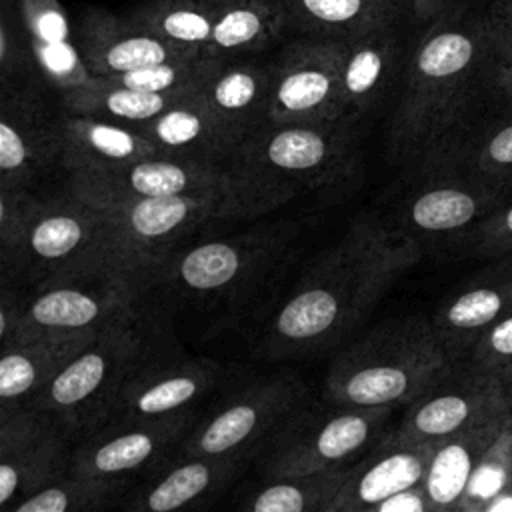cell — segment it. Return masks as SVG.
Wrapping results in <instances>:
<instances>
[{"mask_svg": "<svg viewBox=\"0 0 512 512\" xmlns=\"http://www.w3.org/2000/svg\"><path fill=\"white\" fill-rule=\"evenodd\" d=\"M498 34L500 24L478 6L454 10L420 30L388 124L396 164L416 166L494 108L490 66Z\"/></svg>", "mask_w": 512, "mask_h": 512, "instance_id": "6da1fadb", "label": "cell"}, {"mask_svg": "<svg viewBox=\"0 0 512 512\" xmlns=\"http://www.w3.org/2000/svg\"><path fill=\"white\" fill-rule=\"evenodd\" d=\"M420 256L412 236L374 214L358 216L272 318L270 354H308L336 342Z\"/></svg>", "mask_w": 512, "mask_h": 512, "instance_id": "7a4b0ae2", "label": "cell"}, {"mask_svg": "<svg viewBox=\"0 0 512 512\" xmlns=\"http://www.w3.org/2000/svg\"><path fill=\"white\" fill-rule=\"evenodd\" d=\"M356 118L328 122H264L238 144L232 166L274 206L334 188L356 174Z\"/></svg>", "mask_w": 512, "mask_h": 512, "instance_id": "3957f363", "label": "cell"}, {"mask_svg": "<svg viewBox=\"0 0 512 512\" xmlns=\"http://www.w3.org/2000/svg\"><path fill=\"white\" fill-rule=\"evenodd\" d=\"M450 364L430 320H390L332 360L324 378V400L396 408L418 398Z\"/></svg>", "mask_w": 512, "mask_h": 512, "instance_id": "277c9868", "label": "cell"}, {"mask_svg": "<svg viewBox=\"0 0 512 512\" xmlns=\"http://www.w3.org/2000/svg\"><path fill=\"white\" fill-rule=\"evenodd\" d=\"M2 260L4 266L14 264L44 280L116 272L144 284L102 212L74 192H68L66 198L38 200L20 238L2 254Z\"/></svg>", "mask_w": 512, "mask_h": 512, "instance_id": "5b68a950", "label": "cell"}, {"mask_svg": "<svg viewBox=\"0 0 512 512\" xmlns=\"http://www.w3.org/2000/svg\"><path fill=\"white\" fill-rule=\"evenodd\" d=\"M392 406L304 404L264 444L260 470L272 478L352 466L388 432Z\"/></svg>", "mask_w": 512, "mask_h": 512, "instance_id": "8992f818", "label": "cell"}, {"mask_svg": "<svg viewBox=\"0 0 512 512\" xmlns=\"http://www.w3.org/2000/svg\"><path fill=\"white\" fill-rule=\"evenodd\" d=\"M144 362V342L132 326H110L36 392L28 408L46 414L62 430L90 434L108 422L122 386Z\"/></svg>", "mask_w": 512, "mask_h": 512, "instance_id": "52a82bcc", "label": "cell"}, {"mask_svg": "<svg viewBox=\"0 0 512 512\" xmlns=\"http://www.w3.org/2000/svg\"><path fill=\"white\" fill-rule=\"evenodd\" d=\"M70 192L102 212L144 282L156 278L182 236L212 220L246 218L230 204L190 196H130L72 184Z\"/></svg>", "mask_w": 512, "mask_h": 512, "instance_id": "ba28073f", "label": "cell"}, {"mask_svg": "<svg viewBox=\"0 0 512 512\" xmlns=\"http://www.w3.org/2000/svg\"><path fill=\"white\" fill-rule=\"evenodd\" d=\"M72 186L130 196H190L238 208L246 218L276 208L234 166L206 164L166 154L114 168L70 172Z\"/></svg>", "mask_w": 512, "mask_h": 512, "instance_id": "9c48e42d", "label": "cell"}, {"mask_svg": "<svg viewBox=\"0 0 512 512\" xmlns=\"http://www.w3.org/2000/svg\"><path fill=\"white\" fill-rule=\"evenodd\" d=\"M140 286L134 278L116 272H86L44 280V290L26 304H18L14 328L2 344L28 336L98 334L128 322Z\"/></svg>", "mask_w": 512, "mask_h": 512, "instance_id": "30bf717a", "label": "cell"}, {"mask_svg": "<svg viewBox=\"0 0 512 512\" xmlns=\"http://www.w3.org/2000/svg\"><path fill=\"white\" fill-rule=\"evenodd\" d=\"M308 402L310 390L294 374L256 380L186 432L180 458L248 456Z\"/></svg>", "mask_w": 512, "mask_h": 512, "instance_id": "8fae6325", "label": "cell"}, {"mask_svg": "<svg viewBox=\"0 0 512 512\" xmlns=\"http://www.w3.org/2000/svg\"><path fill=\"white\" fill-rule=\"evenodd\" d=\"M398 194L392 226L424 242H466L512 196L440 168H412Z\"/></svg>", "mask_w": 512, "mask_h": 512, "instance_id": "7c38bea8", "label": "cell"}, {"mask_svg": "<svg viewBox=\"0 0 512 512\" xmlns=\"http://www.w3.org/2000/svg\"><path fill=\"white\" fill-rule=\"evenodd\" d=\"M344 54V40L298 34L286 42L272 58L268 120L328 122L350 116L342 84Z\"/></svg>", "mask_w": 512, "mask_h": 512, "instance_id": "4fadbf2b", "label": "cell"}, {"mask_svg": "<svg viewBox=\"0 0 512 512\" xmlns=\"http://www.w3.org/2000/svg\"><path fill=\"white\" fill-rule=\"evenodd\" d=\"M510 410L512 398L500 378L468 362H452L432 386L406 404L390 434L402 442L438 444Z\"/></svg>", "mask_w": 512, "mask_h": 512, "instance_id": "5bb4252c", "label": "cell"}, {"mask_svg": "<svg viewBox=\"0 0 512 512\" xmlns=\"http://www.w3.org/2000/svg\"><path fill=\"white\" fill-rule=\"evenodd\" d=\"M190 428L192 412L106 422L70 452L68 470L118 488L136 472L158 464L172 446L180 444Z\"/></svg>", "mask_w": 512, "mask_h": 512, "instance_id": "9a60e30c", "label": "cell"}, {"mask_svg": "<svg viewBox=\"0 0 512 512\" xmlns=\"http://www.w3.org/2000/svg\"><path fill=\"white\" fill-rule=\"evenodd\" d=\"M68 458L64 430L52 418L32 408H2L0 506L6 508L16 496L22 500L64 474Z\"/></svg>", "mask_w": 512, "mask_h": 512, "instance_id": "2e32d148", "label": "cell"}, {"mask_svg": "<svg viewBox=\"0 0 512 512\" xmlns=\"http://www.w3.org/2000/svg\"><path fill=\"white\" fill-rule=\"evenodd\" d=\"M286 238L288 230H258L236 238L210 240L192 246L178 258H166L156 278L162 274L174 290L190 294L224 292L270 262Z\"/></svg>", "mask_w": 512, "mask_h": 512, "instance_id": "e0dca14e", "label": "cell"}, {"mask_svg": "<svg viewBox=\"0 0 512 512\" xmlns=\"http://www.w3.org/2000/svg\"><path fill=\"white\" fill-rule=\"evenodd\" d=\"M512 314V254L458 286L436 308L430 326L450 362H462L476 340Z\"/></svg>", "mask_w": 512, "mask_h": 512, "instance_id": "ac0fdd59", "label": "cell"}, {"mask_svg": "<svg viewBox=\"0 0 512 512\" xmlns=\"http://www.w3.org/2000/svg\"><path fill=\"white\" fill-rule=\"evenodd\" d=\"M224 378V368L212 360H182L170 364L144 362L122 386L108 422L164 418L190 412Z\"/></svg>", "mask_w": 512, "mask_h": 512, "instance_id": "d6986e66", "label": "cell"}, {"mask_svg": "<svg viewBox=\"0 0 512 512\" xmlns=\"http://www.w3.org/2000/svg\"><path fill=\"white\" fill-rule=\"evenodd\" d=\"M76 46L92 76H118L164 60L206 54L176 46L104 8H86L78 20Z\"/></svg>", "mask_w": 512, "mask_h": 512, "instance_id": "ffe728a7", "label": "cell"}, {"mask_svg": "<svg viewBox=\"0 0 512 512\" xmlns=\"http://www.w3.org/2000/svg\"><path fill=\"white\" fill-rule=\"evenodd\" d=\"M60 160L56 120L44 118L36 86L2 88L0 188H28L36 172Z\"/></svg>", "mask_w": 512, "mask_h": 512, "instance_id": "44dd1931", "label": "cell"}, {"mask_svg": "<svg viewBox=\"0 0 512 512\" xmlns=\"http://www.w3.org/2000/svg\"><path fill=\"white\" fill-rule=\"evenodd\" d=\"M434 444L402 442L390 430L350 470L330 512L376 510L390 496L424 482Z\"/></svg>", "mask_w": 512, "mask_h": 512, "instance_id": "7402d4cb", "label": "cell"}, {"mask_svg": "<svg viewBox=\"0 0 512 512\" xmlns=\"http://www.w3.org/2000/svg\"><path fill=\"white\" fill-rule=\"evenodd\" d=\"M160 154L232 166L242 134L216 116L200 92L178 100L148 122L132 126Z\"/></svg>", "mask_w": 512, "mask_h": 512, "instance_id": "603a6c76", "label": "cell"}, {"mask_svg": "<svg viewBox=\"0 0 512 512\" xmlns=\"http://www.w3.org/2000/svg\"><path fill=\"white\" fill-rule=\"evenodd\" d=\"M412 168L452 170L512 196V102L494 106Z\"/></svg>", "mask_w": 512, "mask_h": 512, "instance_id": "cb8c5ba5", "label": "cell"}, {"mask_svg": "<svg viewBox=\"0 0 512 512\" xmlns=\"http://www.w3.org/2000/svg\"><path fill=\"white\" fill-rule=\"evenodd\" d=\"M402 22H384L346 42L342 84L348 114L356 120L380 106L404 72L408 52Z\"/></svg>", "mask_w": 512, "mask_h": 512, "instance_id": "d4e9b609", "label": "cell"}, {"mask_svg": "<svg viewBox=\"0 0 512 512\" xmlns=\"http://www.w3.org/2000/svg\"><path fill=\"white\" fill-rule=\"evenodd\" d=\"M60 162L68 172L104 170L160 154L126 124L64 112L56 120Z\"/></svg>", "mask_w": 512, "mask_h": 512, "instance_id": "484cf974", "label": "cell"}, {"mask_svg": "<svg viewBox=\"0 0 512 512\" xmlns=\"http://www.w3.org/2000/svg\"><path fill=\"white\" fill-rule=\"evenodd\" d=\"M98 334L28 336L2 344L0 398L4 406L28 402Z\"/></svg>", "mask_w": 512, "mask_h": 512, "instance_id": "4316f807", "label": "cell"}, {"mask_svg": "<svg viewBox=\"0 0 512 512\" xmlns=\"http://www.w3.org/2000/svg\"><path fill=\"white\" fill-rule=\"evenodd\" d=\"M272 88V60H224L202 86L200 96L210 110L230 124L242 138L268 122Z\"/></svg>", "mask_w": 512, "mask_h": 512, "instance_id": "83f0119b", "label": "cell"}, {"mask_svg": "<svg viewBox=\"0 0 512 512\" xmlns=\"http://www.w3.org/2000/svg\"><path fill=\"white\" fill-rule=\"evenodd\" d=\"M248 456H188L164 476L142 488L126 504L134 512H172L218 492L242 468Z\"/></svg>", "mask_w": 512, "mask_h": 512, "instance_id": "f1b7e54d", "label": "cell"}, {"mask_svg": "<svg viewBox=\"0 0 512 512\" xmlns=\"http://www.w3.org/2000/svg\"><path fill=\"white\" fill-rule=\"evenodd\" d=\"M282 4L288 30L344 42L384 22H406L404 0H282Z\"/></svg>", "mask_w": 512, "mask_h": 512, "instance_id": "f546056e", "label": "cell"}, {"mask_svg": "<svg viewBox=\"0 0 512 512\" xmlns=\"http://www.w3.org/2000/svg\"><path fill=\"white\" fill-rule=\"evenodd\" d=\"M508 414L434 444V452L422 482L432 512H448L458 508V502L482 454L498 436Z\"/></svg>", "mask_w": 512, "mask_h": 512, "instance_id": "4dcf8cb0", "label": "cell"}, {"mask_svg": "<svg viewBox=\"0 0 512 512\" xmlns=\"http://www.w3.org/2000/svg\"><path fill=\"white\" fill-rule=\"evenodd\" d=\"M288 30L282 0H224L208 46L210 56L224 60L258 54Z\"/></svg>", "mask_w": 512, "mask_h": 512, "instance_id": "1f68e13d", "label": "cell"}, {"mask_svg": "<svg viewBox=\"0 0 512 512\" xmlns=\"http://www.w3.org/2000/svg\"><path fill=\"white\" fill-rule=\"evenodd\" d=\"M188 96L144 92L106 76H94L90 82L62 92V108L70 114H86L126 126H138L162 114L166 108Z\"/></svg>", "mask_w": 512, "mask_h": 512, "instance_id": "d6a6232c", "label": "cell"}, {"mask_svg": "<svg viewBox=\"0 0 512 512\" xmlns=\"http://www.w3.org/2000/svg\"><path fill=\"white\" fill-rule=\"evenodd\" d=\"M224 0H146L124 14L132 24L190 50L208 54L212 28Z\"/></svg>", "mask_w": 512, "mask_h": 512, "instance_id": "836d02e7", "label": "cell"}, {"mask_svg": "<svg viewBox=\"0 0 512 512\" xmlns=\"http://www.w3.org/2000/svg\"><path fill=\"white\" fill-rule=\"evenodd\" d=\"M352 466L272 478L250 496L244 508L250 512H330Z\"/></svg>", "mask_w": 512, "mask_h": 512, "instance_id": "e575fe53", "label": "cell"}, {"mask_svg": "<svg viewBox=\"0 0 512 512\" xmlns=\"http://www.w3.org/2000/svg\"><path fill=\"white\" fill-rule=\"evenodd\" d=\"M222 62L224 58L218 56L192 54L106 78H112L114 82L144 92L192 96L202 90V86L212 78V74L222 66Z\"/></svg>", "mask_w": 512, "mask_h": 512, "instance_id": "d590c367", "label": "cell"}, {"mask_svg": "<svg viewBox=\"0 0 512 512\" xmlns=\"http://www.w3.org/2000/svg\"><path fill=\"white\" fill-rule=\"evenodd\" d=\"M116 492L114 484L66 470L52 482L22 498L12 512H70L100 508Z\"/></svg>", "mask_w": 512, "mask_h": 512, "instance_id": "8d00e7d4", "label": "cell"}, {"mask_svg": "<svg viewBox=\"0 0 512 512\" xmlns=\"http://www.w3.org/2000/svg\"><path fill=\"white\" fill-rule=\"evenodd\" d=\"M512 488V412L506 416L498 436L482 454L456 512H484L486 504L500 492Z\"/></svg>", "mask_w": 512, "mask_h": 512, "instance_id": "74e56055", "label": "cell"}, {"mask_svg": "<svg viewBox=\"0 0 512 512\" xmlns=\"http://www.w3.org/2000/svg\"><path fill=\"white\" fill-rule=\"evenodd\" d=\"M40 68L22 18L20 0H0V80L2 88L34 84Z\"/></svg>", "mask_w": 512, "mask_h": 512, "instance_id": "f35d334b", "label": "cell"}, {"mask_svg": "<svg viewBox=\"0 0 512 512\" xmlns=\"http://www.w3.org/2000/svg\"><path fill=\"white\" fill-rule=\"evenodd\" d=\"M32 48L40 68V76H44L60 92L86 84L94 78L78 46L72 40L44 42L32 38Z\"/></svg>", "mask_w": 512, "mask_h": 512, "instance_id": "ab89813d", "label": "cell"}, {"mask_svg": "<svg viewBox=\"0 0 512 512\" xmlns=\"http://www.w3.org/2000/svg\"><path fill=\"white\" fill-rule=\"evenodd\" d=\"M468 362L496 378H500L508 392L512 388V314L492 324L470 348L466 358Z\"/></svg>", "mask_w": 512, "mask_h": 512, "instance_id": "60d3db41", "label": "cell"}, {"mask_svg": "<svg viewBox=\"0 0 512 512\" xmlns=\"http://www.w3.org/2000/svg\"><path fill=\"white\" fill-rule=\"evenodd\" d=\"M30 38L44 42L72 40L68 16L58 0H20Z\"/></svg>", "mask_w": 512, "mask_h": 512, "instance_id": "b9f144b4", "label": "cell"}, {"mask_svg": "<svg viewBox=\"0 0 512 512\" xmlns=\"http://www.w3.org/2000/svg\"><path fill=\"white\" fill-rule=\"evenodd\" d=\"M470 250L482 258L512 254V198L480 224L470 240Z\"/></svg>", "mask_w": 512, "mask_h": 512, "instance_id": "7bdbcfd3", "label": "cell"}, {"mask_svg": "<svg viewBox=\"0 0 512 512\" xmlns=\"http://www.w3.org/2000/svg\"><path fill=\"white\" fill-rule=\"evenodd\" d=\"M490 90L494 106L512 102V24H500L490 66Z\"/></svg>", "mask_w": 512, "mask_h": 512, "instance_id": "ee69618b", "label": "cell"}, {"mask_svg": "<svg viewBox=\"0 0 512 512\" xmlns=\"http://www.w3.org/2000/svg\"><path fill=\"white\" fill-rule=\"evenodd\" d=\"M466 6H476V0H404L406 22L420 30L434 20Z\"/></svg>", "mask_w": 512, "mask_h": 512, "instance_id": "f6af8a7d", "label": "cell"}, {"mask_svg": "<svg viewBox=\"0 0 512 512\" xmlns=\"http://www.w3.org/2000/svg\"><path fill=\"white\" fill-rule=\"evenodd\" d=\"M374 512H432L424 484L406 488L384 500Z\"/></svg>", "mask_w": 512, "mask_h": 512, "instance_id": "bcb514c9", "label": "cell"}, {"mask_svg": "<svg viewBox=\"0 0 512 512\" xmlns=\"http://www.w3.org/2000/svg\"><path fill=\"white\" fill-rule=\"evenodd\" d=\"M476 6L498 24H512V0H476Z\"/></svg>", "mask_w": 512, "mask_h": 512, "instance_id": "7dc6e473", "label": "cell"}, {"mask_svg": "<svg viewBox=\"0 0 512 512\" xmlns=\"http://www.w3.org/2000/svg\"><path fill=\"white\" fill-rule=\"evenodd\" d=\"M484 512H512V488L496 494L484 508Z\"/></svg>", "mask_w": 512, "mask_h": 512, "instance_id": "c3c4849f", "label": "cell"}, {"mask_svg": "<svg viewBox=\"0 0 512 512\" xmlns=\"http://www.w3.org/2000/svg\"><path fill=\"white\" fill-rule=\"evenodd\" d=\"M510 398H512V388H510Z\"/></svg>", "mask_w": 512, "mask_h": 512, "instance_id": "681fc988", "label": "cell"}]
</instances>
